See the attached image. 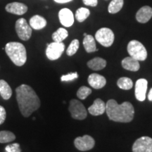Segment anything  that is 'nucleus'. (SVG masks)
<instances>
[{"label":"nucleus","instance_id":"nucleus-31","mask_svg":"<svg viewBox=\"0 0 152 152\" xmlns=\"http://www.w3.org/2000/svg\"><path fill=\"white\" fill-rule=\"evenodd\" d=\"M7 118V112L2 106H0V125L4 123Z\"/></svg>","mask_w":152,"mask_h":152},{"label":"nucleus","instance_id":"nucleus-3","mask_svg":"<svg viewBox=\"0 0 152 152\" xmlns=\"http://www.w3.org/2000/svg\"><path fill=\"white\" fill-rule=\"evenodd\" d=\"M5 52L15 65L22 66L27 61V52L23 44L17 42H11L5 46Z\"/></svg>","mask_w":152,"mask_h":152},{"label":"nucleus","instance_id":"nucleus-9","mask_svg":"<svg viewBox=\"0 0 152 152\" xmlns=\"http://www.w3.org/2000/svg\"><path fill=\"white\" fill-rule=\"evenodd\" d=\"M133 152H152V138L142 137L134 142L132 146Z\"/></svg>","mask_w":152,"mask_h":152},{"label":"nucleus","instance_id":"nucleus-32","mask_svg":"<svg viewBox=\"0 0 152 152\" xmlns=\"http://www.w3.org/2000/svg\"><path fill=\"white\" fill-rule=\"evenodd\" d=\"M84 4L90 7H96L98 4V0H83Z\"/></svg>","mask_w":152,"mask_h":152},{"label":"nucleus","instance_id":"nucleus-28","mask_svg":"<svg viewBox=\"0 0 152 152\" xmlns=\"http://www.w3.org/2000/svg\"><path fill=\"white\" fill-rule=\"evenodd\" d=\"M92 93V90L86 86H83L77 92V97L80 99H85Z\"/></svg>","mask_w":152,"mask_h":152},{"label":"nucleus","instance_id":"nucleus-29","mask_svg":"<svg viewBox=\"0 0 152 152\" xmlns=\"http://www.w3.org/2000/svg\"><path fill=\"white\" fill-rule=\"evenodd\" d=\"M6 152H21L20 148V144L18 143H14L7 145L5 147Z\"/></svg>","mask_w":152,"mask_h":152},{"label":"nucleus","instance_id":"nucleus-21","mask_svg":"<svg viewBox=\"0 0 152 152\" xmlns=\"http://www.w3.org/2000/svg\"><path fill=\"white\" fill-rule=\"evenodd\" d=\"M0 94L5 100L9 99L12 95V90L11 87L4 80H0Z\"/></svg>","mask_w":152,"mask_h":152},{"label":"nucleus","instance_id":"nucleus-34","mask_svg":"<svg viewBox=\"0 0 152 152\" xmlns=\"http://www.w3.org/2000/svg\"><path fill=\"white\" fill-rule=\"evenodd\" d=\"M148 99H149V101H151V102H152V88L149 91V95H148Z\"/></svg>","mask_w":152,"mask_h":152},{"label":"nucleus","instance_id":"nucleus-24","mask_svg":"<svg viewBox=\"0 0 152 152\" xmlns=\"http://www.w3.org/2000/svg\"><path fill=\"white\" fill-rule=\"evenodd\" d=\"M16 140V135L10 131H0V143H8L14 141Z\"/></svg>","mask_w":152,"mask_h":152},{"label":"nucleus","instance_id":"nucleus-27","mask_svg":"<svg viewBox=\"0 0 152 152\" xmlns=\"http://www.w3.org/2000/svg\"><path fill=\"white\" fill-rule=\"evenodd\" d=\"M79 41L78 39H73V41L71 42V43L70 44L69 47H68L67 51H66V54H67L68 56H73L77 52V51L79 49Z\"/></svg>","mask_w":152,"mask_h":152},{"label":"nucleus","instance_id":"nucleus-4","mask_svg":"<svg viewBox=\"0 0 152 152\" xmlns=\"http://www.w3.org/2000/svg\"><path fill=\"white\" fill-rule=\"evenodd\" d=\"M128 52L131 57L137 61H144L147 57V49L137 40H132L128 43Z\"/></svg>","mask_w":152,"mask_h":152},{"label":"nucleus","instance_id":"nucleus-12","mask_svg":"<svg viewBox=\"0 0 152 152\" xmlns=\"http://www.w3.org/2000/svg\"><path fill=\"white\" fill-rule=\"evenodd\" d=\"M58 18L63 26L65 27H71L74 23L73 12L68 9H62L58 13Z\"/></svg>","mask_w":152,"mask_h":152},{"label":"nucleus","instance_id":"nucleus-18","mask_svg":"<svg viewBox=\"0 0 152 152\" xmlns=\"http://www.w3.org/2000/svg\"><path fill=\"white\" fill-rule=\"evenodd\" d=\"M30 27L35 30H41L46 27L47 20L42 16L35 15L30 19Z\"/></svg>","mask_w":152,"mask_h":152},{"label":"nucleus","instance_id":"nucleus-8","mask_svg":"<svg viewBox=\"0 0 152 152\" xmlns=\"http://www.w3.org/2000/svg\"><path fill=\"white\" fill-rule=\"evenodd\" d=\"M65 49V45L63 42H52L47 44L46 55L47 58L51 61H54L59 58Z\"/></svg>","mask_w":152,"mask_h":152},{"label":"nucleus","instance_id":"nucleus-35","mask_svg":"<svg viewBox=\"0 0 152 152\" xmlns=\"http://www.w3.org/2000/svg\"><path fill=\"white\" fill-rule=\"evenodd\" d=\"M87 35V33H84V37H85V36H86Z\"/></svg>","mask_w":152,"mask_h":152},{"label":"nucleus","instance_id":"nucleus-17","mask_svg":"<svg viewBox=\"0 0 152 152\" xmlns=\"http://www.w3.org/2000/svg\"><path fill=\"white\" fill-rule=\"evenodd\" d=\"M121 64H122V66L123 68L130 71H137L140 68L139 61L134 59V58H133L131 56L125 58L122 61Z\"/></svg>","mask_w":152,"mask_h":152},{"label":"nucleus","instance_id":"nucleus-1","mask_svg":"<svg viewBox=\"0 0 152 152\" xmlns=\"http://www.w3.org/2000/svg\"><path fill=\"white\" fill-rule=\"evenodd\" d=\"M16 93L19 109L24 117H29L40 106L39 98L29 85H20L16 89Z\"/></svg>","mask_w":152,"mask_h":152},{"label":"nucleus","instance_id":"nucleus-25","mask_svg":"<svg viewBox=\"0 0 152 152\" xmlns=\"http://www.w3.org/2000/svg\"><path fill=\"white\" fill-rule=\"evenodd\" d=\"M117 85L119 88L124 90H129L133 87L132 80L126 77H123L119 78L117 82Z\"/></svg>","mask_w":152,"mask_h":152},{"label":"nucleus","instance_id":"nucleus-5","mask_svg":"<svg viewBox=\"0 0 152 152\" xmlns=\"http://www.w3.org/2000/svg\"><path fill=\"white\" fill-rule=\"evenodd\" d=\"M95 39L102 46L109 47L113 45L115 36L111 29L108 28H102L98 30L95 34Z\"/></svg>","mask_w":152,"mask_h":152},{"label":"nucleus","instance_id":"nucleus-13","mask_svg":"<svg viewBox=\"0 0 152 152\" xmlns=\"http://www.w3.org/2000/svg\"><path fill=\"white\" fill-rule=\"evenodd\" d=\"M6 11L7 12L15 15H23L28 11V7L26 4L20 2H11L6 6Z\"/></svg>","mask_w":152,"mask_h":152},{"label":"nucleus","instance_id":"nucleus-26","mask_svg":"<svg viewBox=\"0 0 152 152\" xmlns=\"http://www.w3.org/2000/svg\"><path fill=\"white\" fill-rule=\"evenodd\" d=\"M90 11L88 9L82 7L76 11L75 18L78 22H83L90 16Z\"/></svg>","mask_w":152,"mask_h":152},{"label":"nucleus","instance_id":"nucleus-33","mask_svg":"<svg viewBox=\"0 0 152 152\" xmlns=\"http://www.w3.org/2000/svg\"><path fill=\"white\" fill-rule=\"evenodd\" d=\"M57 3L59 4H64V3H67V2H70V1H73V0H54Z\"/></svg>","mask_w":152,"mask_h":152},{"label":"nucleus","instance_id":"nucleus-22","mask_svg":"<svg viewBox=\"0 0 152 152\" xmlns=\"http://www.w3.org/2000/svg\"><path fill=\"white\" fill-rule=\"evenodd\" d=\"M68 33L65 28H59L52 34V39L56 42H62V41L68 37Z\"/></svg>","mask_w":152,"mask_h":152},{"label":"nucleus","instance_id":"nucleus-30","mask_svg":"<svg viewBox=\"0 0 152 152\" xmlns=\"http://www.w3.org/2000/svg\"><path fill=\"white\" fill-rule=\"evenodd\" d=\"M78 77V75H77V72H75V73H68L67 75H63L61 77V81H71L74 79H76Z\"/></svg>","mask_w":152,"mask_h":152},{"label":"nucleus","instance_id":"nucleus-10","mask_svg":"<svg viewBox=\"0 0 152 152\" xmlns=\"http://www.w3.org/2000/svg\"><path fill=\"white\" fill-rule=\"evenodd\" d=\"M75 147L80 151H86L92 149L95 145V141L90 135H84L83 137H78L74 141Z\"/></svg>","mask_w":152,"mask_h":152},{"label":"nucleus","instance_id":"nucleus-7","mask_svg":"<svg viewBox=\"0 0 152 152\" xmlns=\"http://www.w3.org/2000/svg\"><path fill=\"white\" fill-rule=\"evenodd\" d=\"M15 28L18 37L22 40L27 41L31 37L32 28L25 18H21L17 20Z\"/></svg>","mask_w":152,"mask_h":152},{"label":"nucleus","instance_id":"nucleus-14","mask_svg":"<svg viewBox=\"0 0 152 152\" xmlns=\"http://www.w3.org/2000/svg\"><path fill=\"white\" fill-rule=\"evenodd\" d=\"M88 83L93 88L101 89L106 84V80L104 76L97 73H92L88 77Z\"/></svg>","mask_w":152,"mask_h":152},{"label":"nucleus","instance_id":"nucleus-20","mask_svg":"<svg viewBox=\"0 0 152 152\" xmlns=\"http://www.w3.org/2000/svg\"><path fill=\"white\" fill-rule=\"evenodd\" d=\"M83 46L87 52L92 53L96 51H98V49L96 47V42L94 38L90 35H87L85 36L83 39Z\"/></svg>","mask_w":152,"mask_h":152},{"label":"nucleus","instance_id":"nucleus-11","mask_svg":"<svg viewBox=\"0 0 152 152\" xmlns=\"http://www.w3.org/2000/svg\"><path fill=\"white\" fill-rule=\"evenodd\" d=\"M148 82L146 79L141 78L137 80L135 84V96L140 102H143L146 99Z\"/></svg>","mask_w":152,"mask_h":152},{"label":"nucleus","instance_id":"nucleus-2","mask_svg":"<svg viewBox=\"0 0 152 152\" xmlns=\"http://www.w3.org/2000/svg\"><path fill=\"white\" fill-rule=\"evenodd\" d=\"M106 112L109 118L114 122L129 123L134 118V109L128 102L118 104L114 99H110L106 104Z\"/></svg>","mask_w":152,"mask_h":152},{"label":"nucleus","instance_id":"nucleus-6","mask_svg":"<svg viewBox=\"0 0 152 152\" xmlns=\"http://www.w3.org/2000/svg\"><path fill=\"white\" fill-rule=\"evenodd\" d=\"M68 110L71 112V116L75 120H84L87 115V110L80 102L77 99H72L70 102Z\"/></svg>","mask_w":152,"mask_h":152},{"label":"nucleus","instance_id":"nucleus-23","mask_svg":"<svg viewBox=\"0 0 152 152\" xmlns=\"http://www.w3.org/2000/svg\"><path fill=\"white\" fill-rule=\"evenodd\" d=\"M123 0H112L108 7V11L110 14H116L123 8Z\"/></svg>","mask_w":152,"mask_h":152},{"label":"nucleus","instance_id":"nucleus-15","mask_svg":"<svg viewBox=\"0 0 152 152\" xmlns=\"http://www.w3.org/2000/svg\"><path fill=\"white\" fill-rule=\"evenodd\" d=\"M152 17V8L149 6L142 7L136 14V19L139 23H146Z\"/></svg>","mask_w":152,"mask_h":152},{"label":"nucleus","instance_id":"nucleus-16","mask_svg":"<svg viewBox=\"0 0 152 152\" xmlns=\"http://www.w3.org/2000/svg\"><path fill=\"white\" fill-rule=\"evenodd\" d=\"M88 111L92 115H102L106 111V104L101 99H96L88 108Z\"/></svg>","mask_w":152,"mask_h":152},{"label":"nucleus","instance_id":"nucleus-19","mask_svg":"<svg viewBox=\"0 0 152 152\" xmlns=\"http://www.w3.org/2000/svg\"><path fill=\"white\" fill-rule=\"evenodd\" d=\"M106 61L100 57H96L87 62V66L94 71H100L106 67Z\"/></svg>","mask_w":152,"mask_h":152}]
</instances>
